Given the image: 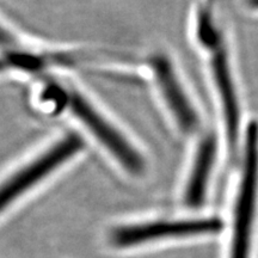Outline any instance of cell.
<instances>
[{"label":"cell","instance_id":"cell-1","mask_svg":"<svg viewBox=\"0 0 258 258\" xmlns=\"http://www.w3.org/2000/svg\"><path fill=\"white\" fill-rule=\"evenodd\" d=\"M258 186V124L251 122L245 139V159L234 208L230 258H250Z\"/></svg>","mask_w":258,"mask_h":258},{"label":"cell","instance_id":"cell-2","mask_svg":"<svg viewBox=\"0 0 258 258\" xmlns=\"http://www.w3.org/2000/svg\"><path fill=\"white\" fill-rule=\"evenodd\" d=\"M82 148L83 140L78 135H67L42 156L6 179L0 185V213L16 199L23 195L28 189H31L40 183V180L46 178L54 170L62 165L64 161L71 159Z\"/></svg>","mask_w":258,"mask_h":258},{"label":"cell","instance_id":"cell-3","mask_svg":"<svg viewBox=\"0 0 258 258\" xmlns=\"http://www.w3.org/2000/svg\"><path fill=\"white\" fill-rule=\"evenodd\" d=\"M73 114L83 122L98 141L117 159L129 172L139 175L145 170V161L138 150L131 145L120 131L99 114L90 103L78 93L70 99Z\"/></svg>","mask_w":258,"mask_h":258},{"label":"cell","instance_id":"cell-4","mask_svg":"<svg viewBox=\"0 0 258 258\" xmlns=\"http://www.w3.org/2000/svg\"><path fill=\"white\" fill-rule=\"evenodd\" d=\"M222 222L219 219L185 221H157L146 224L121 226L112 231L111 243L118 247H128L169 237L218 233Z\"/></svg>","mask_w":258,"mask_h":258},{"label":"cell","instance_id":"cell-5","mask_svg":"<svg viewBox=\"0 0 258 258\" xmlns=\"http://www.w3.org/2000/svg\"><path fill=\"white\" fill-rule=\"evenodd\" d=\"M152 64L158 85L177 123L184 132L196 131L199 127L198 114L183 91L170 61L165 56H156Z\"/></svg>","mask_w":258,"mask_h":258},{"label":"cell","instance_id":"cell-6","mask_svg":"<svg viewBox=\"0 0 258 258\" xmlns=\"http://www.w3.org/2000/svg\"><path fill=\"white\" fill-rule=\"evenodd\" d=\"M213 50H214L212 57L213 76L221 98L228 145L231 148H234L238 139V128H239V108H238L237 95L231 78L227 54L221 44V41L213 47Z\"/></svg>","mask_w":258,"mask_h":258},{"label":"cell","instance_id":"cell-7","mask_svg":"<svg viewBox=\"0 0 258 258\" xmlns=\"http://www.w3.org/2000/svg\"><path fill=\"white\" fill-rule=\"evenodd\" d=\"M217 156V141L208 135L200 143L195 161L185 189V203L190 207H199L205 200L209 173Z\"/></svg>","mask_w":258,"mask_h":258},{"label":"cell","instance_id":"cell-8","mask_svg":"<svg viewBox=\"0 0 258 258\" xmlns=\"http://www.w3.org/2000/svg\"><path fill=\"white\" fill-rule=\"evenodd\" d=\"M14 42L11 35H9L8 31L4 30V28L0 27V46H10Z\"/></svg>","mask_w":258,"mask_h":258},{"label":"cell","instance_id":"cell-9","mask_svg":"<svg viewBox=\"0 0 258 258\" xmlns=\"http://www.w3.org/2000/svg\"><path fill=\"white\" fill-rule=\"evenodd\" d=\"M247 3H249V5L252 6V8L258 9V0H247Z\"/></svg>","mask_w":258,"mask_h":258}]
</instances>
